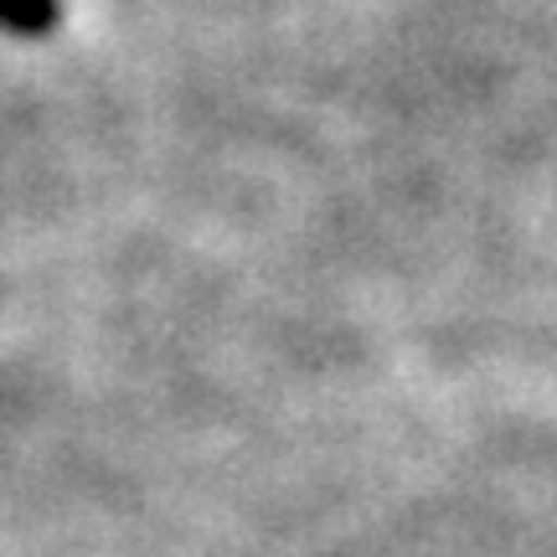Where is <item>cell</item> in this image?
I'll use <instances>...</instances> for the list:
<instances>
[{"mask_svg": "<svg viewBox=\"0 0 557 557\" xmlns=\"http://www.w3.org/2000/svg\"><path fill=\"white\" fill-rule=\"evenodd\" d=\"M62 21V0H0V32L11 37H47Z\"/></svg>", "mask_w": 557, "mask_h": 557, "instance_id": "obj_1", "label": "cell"}]
</instances>
